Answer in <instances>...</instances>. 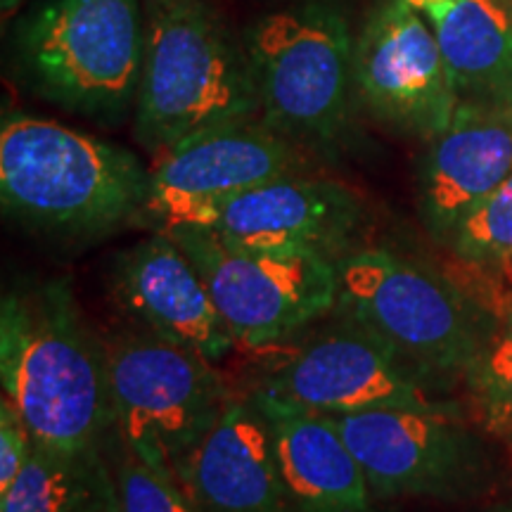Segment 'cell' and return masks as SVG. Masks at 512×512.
I'll list each match as a JSON object with an SVG mask.
<instances>
[{
  "mask_svg": "<svg viewBox=\"0 0 512 512\" xmlns=\"http://www.w3.org/2000/svg\"><path fill=\"white\" fill-rule=\"evenodd\" d=\"M0 380L36 444L72 456L102 453L114 432L105 339L88 328L67 280L5 292Z\"/></svg>",
  "mask_w": 512,
  "mask_h": 512,
  "instance_id": "cell-1",
  "label": "cell"
},
{
  "mask_svg": "<svg viewBox=\"0 0 512 512\" xmlns=\"http://www.w3.org/2000/svg\"><path fill=\"white\" fill-rule=\"evenodd\" d=\"M150 169L124 147L57 121L5 114L0 202L27 228L93 240L136 223Z\"/></svg>",
  "mask_w": 512,
  "mask_h": 512,
  "instance_id": "cell-2",
  "label": "cell"
},
{
  "mask_svg": "<svg viewBox=\"0 0 512 512\" xmlns=\"http://www.w3.org/2000/svg\"><path fill=\"white\" fill-rule=\"evenodd\" d=\"M261 117L245 43L209 0H145L136 138L162 155L209 128Z\"/></svg>",
  "mask_w": 512,
  "mask_h": 512,
  "instance_id": "cell-3",
  "label": "cell"
},
{
  "mask_svg": "<svg viewBox=\"0 0 512 512\" xmlns=\"http://www.w3.org/2000/svg\"><path fill=\"white\" fill-rule=\"evenodd\" d=\"M261 121L309 150L332 152L354 124V48L347 17L325 3L278 10L247 29Z\"/></svg>",
  "mask_w": 512,
  "mask_h": 512,
  "instance_id": "cell-4",
  "label": "cell"
},
{
  "mask_svg": "<svg viewBox=\"0 0 512 512\" xmlns=\"http://www.w3.org/2000/svg\"><path fill=\"white\" fill-rule=\"evenodd\" d=\"M29 86L69 112L117 121L136 107L145 53L138 0H48L17 38Z\"/></svg>",
  "mask_w": 512,
  "mask_h": 512,
  "instance_id": "cell-5",
  "label": "cell"
},
{
  "mask_svg": "<svg viewBox=\"0 0 512 512\" xmlns=\"http://www.w3.org/2000/svg\"><path fill=\"white\" fill-rule=\"evenodd\" d=\"M337 313L358 320L430 380H463L484 332V311L456 280L382 247L337 261Z\"/></svg>",
  "mask_w": 512,
  "mask_h": 512,
  "instance_id": "cell-6",
  "label": "cell"
},
{
  "mask_svg": "<svg viewBox=\"0 0 512 512\" xmlns=\"http://www.w3.org/2000/svg\"><path fill=\"white\" fill-rule=\"evenodd\" d=\"M105 363L119 444L176 475L230 401L214 363L143 328L107 337Z\"/></svg>",
  "mask_w": 512,
  "mask_h": 512,
  "instance_id": "cell-7",
  "label": "cell"
},
{
  "mask_svg": "<svg viewBox=\"0 0 512 512\" xmlns=\"http://www.w3.org/2000/svg\"><path fill=\"white\" fill-rule=\"evenodd\" d=\"M166 233L202 273L242 347H275L337 309V261L328 256L238 247L204 226H174Z\"/></svg>",
  "mask_w": 512,
  "mask_h": 512,
  "instance_id": "cell-8",
  "label": "cell"
},
{
  "mask_svg": "<svg viewBox=\"0 0 512 512\" xmlns=\"http://www.w3.org/2000/svg\"><path fill=\"white\" fill-rule=\"evenodd\" d=\"M302 150L261 117L197 133L157 155L136 226H200L240 192L306 174Z\"/></svg>",
  "mask_w": 512,
  "mask_h": 512,
  "instance_id": "cell-9",
  "label": "cell"
},
{
  "mask_svg": "<svg viewBox=\"0 0 512 512\" xmlns=\"http://www.w3.org/2000/svg\"><path fill=\"white\" fill-rule=\"evenodd\" d=\"M335 325L306 339L266 377L261 389L328 415L380 408L451 411L392 344L358 320L332 311Z\"/></svg>",
  "mask_w": 512,
  "mask_h": 512,
  "instance_id": "cell-10",
  "label": "cell"
},
{
  "mask_svg": "<svg viewBox=\"0 0 512 512\" xmlns=\"http://www.w3.org/2000/svg\"><path fill=\"white\" fill-rule=\"evenodd\" d=\"M403 0H382L354 48L356 93L382 124L432 140L458 107L437 34Z\"/></svg>",
  "mask_w": 512,
  "mask_h": 512,
  "instance_id": "cell-11",
  "label": "cell"
},
{
  "mask_svg": "<svg viewBox=\"0 0 512 512\" xmlns=\"http://www.w3.org/2000/svg\"><path fill=\"white\" fill-rule=\"evenodd\" d=\"M330 418L375 496L456 498L479 479L477 446L451 411L380 408Z\"/></svg>",
  "mask_w": 512,
  "mask_h": 512,
  "instance_id": "cell-12",
  "label": "cell"
},
{
  "mask_svg": "<svg viewBox=\"0 0 512 512\" xmlns=\"http://www.w3.org/2000/svg\"><path fill=\"white\" fill-rule=\"evenodd\" d=\"M363 219L366 207L349 185L294 174L240 192L200 226L230 245L339 261L351 252Z\"/></svg>",
  "mask_w": 512,
  "mask_h": 512,
  "instance_id": "cell-13",
  "label": "cell"
},
{
  "mask_svg": "<svg viewBox=\"0 0 512 512\" xmlns=\"http://www.w3.org/2000/svg\"><path fill=\"white\" fill-rule=\"evenodd\" d=\"M112 294L138 328L211 363L238 347L202 273L166 230H150L114 259Z\"/></svg>",
  "mask_w": 512,
  "mask_h": 512,
  "instance_id": "cell-14",
  "label": "cell"
},
{
  "mask_svg": "<svg viewBox=\"0 0 512 512\" xmlns=\"http://www.w3.org/2000/svg\"><path fill=\"white\" fill-rule=\"evenodd\" d=\"M512 176V102H458L420 169V214L451 240L460 221Z\"/></svg>",
  "mask_w": 512,
  "mask_h": 512,
  "instance_id": "cell-15",
  "label": "cell"
},
{
  "mask_svg": "<svg viewBox=\"0 0 512 512\" xmlns=\"http://www.w3.org/2000/svg\"><path fill=\"white\" fill-rule=\"evenodd\" d=\"M176 477L200 512H299L280 470L266 415L252 399L226 411L178 465Z\"/></svg>",
  "mask_w": 512,
  "mask_h": 512,
  "instance_id": "cell-16",
  "label": "cell"
},
{
  "mask_svg": "<svg viewBox=\"0 0 512 512\" xmlns=\"http://www.w3.org/2000/svg\"><path fill=\"white\" fill-rule=\"evenodd\" d=\"M271 425L280 470L299 512H377L366 472L328 413L256 389Z\"/></svg>",
  "mask_w": 512,
  "mask_h": 512,
  "instance_id": "cell-17",
  "label": "cell"
},
{
  "mask_svg": "<svg viewBox=\"0 0 512 512\" xmlns=\"http://www.w3.org/2000/svg\"><path fill=\"white\" fill-rule=\"evenodd\" d=\"M425 17L458 102H512V0H451Z\"/></svg>",
  "mask_w": 512,
  "mask_h": 512,
  "instance_id": "cell-18",
  "label": "cell"
},
{
  "mask_svg": "<svg viewBox=\"0 0 512 512\" xmlns=\"http://www.w3.org/2000/svg\"><path fill=\"white\" fill-rule=\"evenodd\" d=\"M453 278L484 311V332L463 382L470 411L512 456V273L463 264Z\"/></svg>",
  "mask_w": 512,
  "mask_h": 512,
  "instance_id": "cell-19",
  "label": "cell"
},
{
  "mask_svg": "<svg viewBox=\"0 0 512 512\" xmlns=\"http://www.w3.org/2000/svg\"><path fill=\"white\" fill-rule=\"evenodd\" d=\"M0 512H119L114 472L102 453L72 456L43 444L0 494Z\"/></svg>",
  "mask_w": 512,
  "mask_h": 512,
  "instance_id": "cell-20",
  "label": "cell"
},
{
  "mask_svg": "<svg viewBox=\"0 0 512 512\" xmlns=\"http://www.w3.org/2000/svg\"><path fill=\"white\" fill-rule=\"evenodd\" d=\"M448 242L463 264L512 273V176L460 221Z\"/></svg>",
  "mask_w": 512,
  "mask_h": 512,
  "instance_id": "cell-21",
  "label": "cell"
},
{
  "mask_svg": "<svg viewBox=\"0 0 512 512\" xmlns=\"http://www.w3.org/2000/svg\"><path fill=\"white\" fill-rule=\"evenodd\" d=\"M119 512H200L174 472L147 465L119 444L114 460Z\"/></svg>",
  "mask_w": 512,
  "mask_h": 512,
  "instance_id": "cell-22",
  "label": "cell"
},
{
  "mask_svg": "<svg viewBox=\"0 0 512 512\" xmlns=\"http://www.w3.org/2000/svg\"><path fill=\"white\" fill-rule=\"evenodd\" d=\"M34 434L19 408L3 394L0 401V494L10 489L34 451Z\"/></svg>",
  "mask_w": 512,
  "mask_h": 512,
  "instance_id": "cell-23",
  "label": "cell"
},
{
  "mask_svg": "<svg viewBox=\"0 0 512 512\" xmlns=\"http://www.w3.org/2000/svg\"><path fill=\"white\" fill-rule=\"evenodd\" d=\"M406 5H411L413 10L422 12V15H427V12L434 10V8H441V5L451 3V0H403Z\"/></svg>",
  "mask_w": 512,
  "mask_h": 512,
  "instance_id": "cell-24",
  "label": "cell"
},
{
  "mask_svg": "<svg viewBox=\"0 0 512 512\" xmlns=\"http://www.w3.org/2000/svg\"><path fill=\"white\" fill-rule=\"evenodd\" d=\"M27 0H0V10H3V19L8 22L10 17H15V12L22 8Z\"/></svg>",
  "mask_w": 512,
  "mask_h": 512,
  "instance_id": "cell-25",
  "label": "cell"
},
{
  "mask_svg": "<svg viewBox=\"0 0 512 512\" xmlns=\"http://www.w3.org/2000/svg\"><path fill=\"white\" fill-rule=\"evenodd\" d=\"M491 512H512V501L501 503V505H498V508H494Z\"/></svg>",
  "mask_w": 512,
  "mask_h": 512,
  "instance_id": "cell-26",
  "label": "cell"
}]
</instances>
